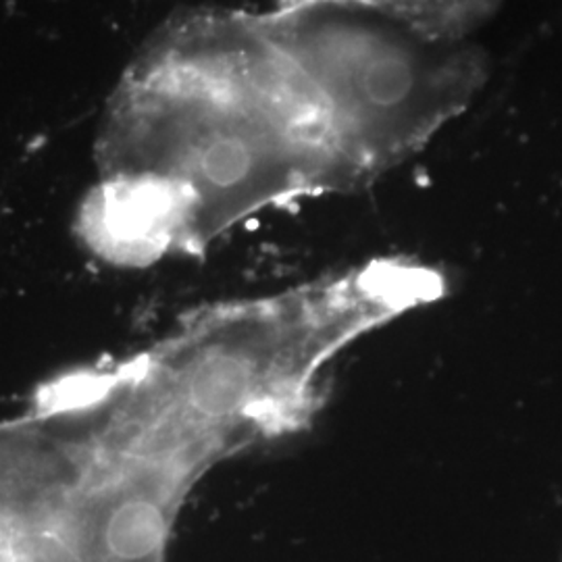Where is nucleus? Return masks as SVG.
I'll return each mask as SVG.
<instances>
[{
  "mask_svg": "<svg viewBox=\"0 0 562 562\" xmlns=\"http://www.w3.org/2000/svg\"><path fill=\"white\" fill-rule=\"evenodd\" d=\"M106 157L109 176L161 196L194 250L261 209L344 190L322 104L261 15L171 23L123 86Z\"/></svg>",
  "mask_w": 562,
  "mask_h": 562,
  "instance_id": "f257e3e1",
  "label": "nucleus"
},
{
  "mask_svg": "<svg viewBox=\"0 0 562 562\" xmlns=\"http://www.w3.org/2000/svg\"><path fill=\"white\" fill-rule=\"evenodd\" d=\"M262 23L322 104L344 190L417 153L471 104L485 59L373 0H280Z\"/></svg>",
  "mask_w": 562,
  "mask_h": 562,
  "instance_id": "f03ea898",
  "label": "nucleus"
},
{
  "mask_svg": "<svg viewBox=\"0 0 562 562\" xmlns=\"http://www.w3.org/2000/svg\"><path fill=\"white\" fill-rule=\"evenodd\" d=\"M385 9L413 21L429 34L469 41V34L480 25L501 0H373Z\"/></svg>",
  "mask_w": 562,
  "mask_h": 562,
  "instance_id": "7ed1b4c3",
  "label": "nucleus"
}]
</instances>
